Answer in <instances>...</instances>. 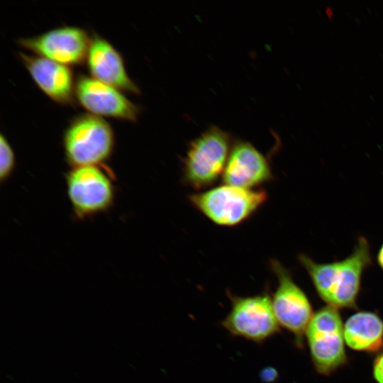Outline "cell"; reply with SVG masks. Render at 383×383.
<instances>
[{
  "mask_svg": "<svg viewBox=\"0 0 383 383\" xmlns=\"http://www.w3.org/2000/svg\"><path fill=\"white\" fill-rule=\"evenodd\" d=\"M377 261L380 268L383 270V244L378 251Z\"/></svg>",
  "mask_w": 383,
  "mask_h": 383,
  "instance_id": "e0dca14e",
  "label": "cell"
},
{
  "mask_svg": "<svg viewBox=\"0 0 383 383\" xmlns=\"http://www.w3.org/2000/svg\"><path fill=\"white\" fill-rule=\"evenodd\" d=\"M223 184L254 189L272 179L267 158L251 143L238 141L231 148L223 174Z\"/></svg>",
  "mask_w": 383,
  "mask_h": 383,
  "instance_id": "8fae6325",
  "label": "cell"
},
{
  "mask_svg": "<svg viewBox=\"0 0 383 383\" xmlns=\"http://www.w3.org/2000/svg\"><path fill=\"white\" fill-rule=\"evenodd\" d=\"M372 373L377 383H383V352L380 353L374 359Z\"/></svg>",
  "mask_w": 383,
  "mask_h": 383,
  "instance_id": "2e32d148",
  "label": "cell"
},
{
  "mask_svg": "<svg viewBox=\"0 0 383 383\" xmlns=\"http://www.w3.org/2000/svg\"><path fill=\"white\" fill-rule=\"evenodd\" d=\"M74 218L85 220L111 210L116 200L113 172L105 165L72 167L65 174Z\"/></svg>",
  "mask_w": 383,
  "mask_h": 383,
  "instance_id": "3957f363",
  "label": "cell"
},
{
  "mask_svg": "<svg viewBox=\"0 0 383 383\" xmlns=\"http://www.w3.org/2000/svg\"><path fill=\"white\" fill-rule=\"evenodd\" d=\"M16 167L15 152L6 137L0 135V182L4 184L12 176Z\"/></svg>",
  "mask_w": 383,
  "mask_h": 383,
  "instance_id": "9a60e30c",
  "label": "cell"
},
{
  "mask_svg": "<svg viewBox=\"0 0 383 383\" xmlns=\"http://www.w3.org/2000/svg\"><path fill=\"white\" fill-rule=\"evenodd\" d=\"M115 143L110 124L89 113L74 117L62 137L65 158L71 168L105 165L113 153Z\"/></svg>",
  "mask_w": 383,
  "mask_h": 383,
  "instance_id": "7a4b0ae2",
  "label": "cell"
},
{
  "mask_svg": "<svg viewBox=\"0 0 383 383\" xmlns=\"http://www.w3.org/2000/svg\"><path fill=\"white\" fill-rule=\"evenodd\" d=\"M262 189L223 184L189 196L193 206L214 223L234 226L249 218L267 201Z\"/></svg>",
  "mask_w": 383,
  "mask_h": 383,
  "instance_id": "277c9868",
  "label": "cell"
},
{
  "mask_svg": "<svg viewBox=\"0 0 383 383\" xmlns=\"http://www.w3.org/2000/svg\"><path fill=\"white\" fill-rule=\"evenodd\" d=\"M74 96L89 113L101 118L135 122L140 113V108L121 90L84 74L76 79Z\"/></svg>",
  "mask_w": 383,
  "mask_h": 383,
  "instance_id": "30bf717a",
  "label": "cell"
},
{
  "mask_svg": "<svg viewBox=\"0 0 383 383\" xmlns=\"http://www.w3.org/2000/svg\"><path fill=\"white\" fill-rule=\"evenodd\" d=\"M299 261L317 294L328 306L348 309L356 305L362 274L372 263V254L367 240L360 236L353 252L342 260L319 263L301 254Z\"/></svg>",
  "mask_w": 383,
  "mask_h": 383,
  "instance_id": "6da1fadb",
  "label": "cell"
},
{
  "mask_svg": "<svg viewBox=\"0 0 383 383\" xmlns=\"http://www.w3.org/2000/svg\"><path fill=\"white\" fill-rule=\"evenodd\" d=\"M86 62L91 77L121 91L138 94L121 53L106 39L94 33L91 38Z\"/></svg>",
  "mask_w": 383,
  "mask_h": 383,
  "instance_id": "7c38bea8",
  "label": "cell"
},
{
  "mask_svg": "<svg viewBox=\"0 0 383 383\" xmlns=\"http://www.w3.org/2000/svg\"><path fill=\"white\" fill-rule=\"evenodd\" d=\"M231 308L221 321L232 335L255 343H262L279 332L268 292L249 296H238L228 292Z\"/></svg>",
  "mask_w": 383,
  "mask_h": 383,
  "instance_id": "52a82bcc",
  "label": "cell"
},
{
  "mask_svg": "<svg viewBox=\"0 0 383 383\" xmlns=\"http://www.w3.org/2000/svg\"><path fill=\"white\" fill-rule=\"evenodd\" d=\"M343 323L338 310L327 306L313 313L305 333L313 364L330 374L347 362Z\"/></svg>",
  "mask_w": 383,
  "mask_h": 383,
  "instance_id": "8992f818",
  "label": "cell"
},
{
  "mask_svg": "<svg viewBox=\"0 0 383 383\" xmlns=\"http://www.w3.org/2000/svg\"><path fill=\"white\" fill-rule=\"evenodd\" d=\"M345 344L353 350L374 353L383 347V320L374 312L357 311L343 325Z\"/></svg>",
  "mask_w": 383,
  "mask_h": 383,
  "instance_id": "5bb4252c",
  "label": "cell"
},
{
  "mask_svg": "<svg viewBox=\"0 0 383 383\" xmlns=\"http://www.w3.org/2000/svg\"><path fill=\"white\" fill-rule=\"evenodd\" d=\"M230 141L229 135L216 126L192 141L183 160L184 182L197 190L212 186L223 176L231 150Z\"/></svg>",
  "mask_w": 383,
  "mask_h": 383,
  "instance_id": "5b68a950",
  "label": "cell"
},
{
  "mask_svg": "<svg viewBox=\"0 0 383 383\" xmlns=\"http://www.w3.org/2000/svg\"><path fill=\"white\" fill-rule=\"evenodd\" d=\"M270 267L278 285L272 295L273 310L279 326L290 332L301 346L307 326L313 315L311 303L295 283L290 272L279 261L272 260Z\"/></svg>",
  "mask_w": 383,
  "mask_h": 383,
  "instance_id": "ba28073f",
  "label": "cell"
},
{
  "mask_svg": "<svg viewBox=\"0 0 383 383\" xmlns=\"http://www.w3.org/2000/svg\"><path fill=\"white\" fill-rule=\"evenodd\" d=\"M25 67L38 88L60 104L73 102L76 79L70 67L40 56L19 53Z\"/></svg>",
  "mask_w": 383,
  "mask_h": 383,
  "instance_id": "4fadbf2b",
  "label": "cell"
},
{
  "mask_svg": "<svg viewBox=\"0 0 383 383\" xmlns=\"http://www.w3.org/2000/svg\"><path fill=\"white\" fill-rule=\"evenodd\" d=\"M90 42L88 33L76 26H62L18 40L38 56L69 67L86 61Z\"/></svg>",
  "mask_w": 383,
  "mask_h": 383,
  "instance_id": "9c48e42d",
  "label": "cell"
}]
</instances>
